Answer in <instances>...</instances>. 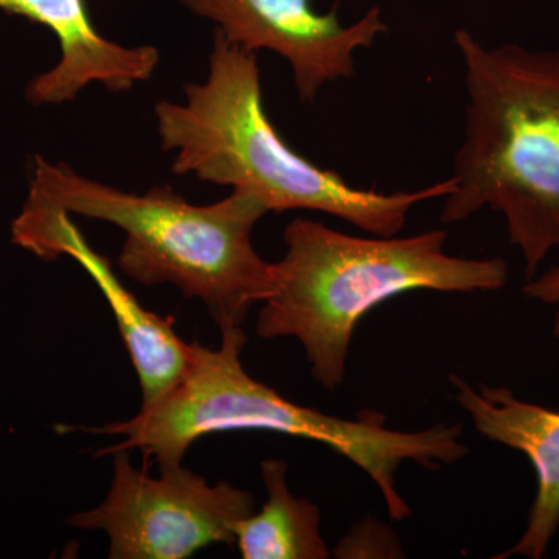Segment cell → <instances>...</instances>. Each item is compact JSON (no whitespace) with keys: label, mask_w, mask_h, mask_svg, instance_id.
<instances>
[{"label":"cell","mask_w":559,"mask_h":559,"mask_svg":"<svg viewBox=\"0 0 559 559\" xmlns=\"http://www.w3.org/2000/svg\"><path fill=\"white\" fill-rule=\"evenodd\" d=\"M221 347L191 342L190 366L178 384L135 417L100 428H81L97 436L120 437L97 451L143 452L159 468L182 465L194 441L230 430H270L325 444L362 469L380 488L390 520L404 521L412 510L396 487V473L406 462L439 471L469 454L460 425L395 430L385 415L362 411L355 418L333 417L283 399L277 390L253 380L241 362L248 336L242 326L221 330Z\"/></svg>","instance_id":"6da1fadb"},{"label":"cell","mask_w":559,"mask_h":559,"mask_svg":"<svg viewBox=\"0 0 559 559\" xmlns=\"http://www.w3.org/2000/svg\"><path fill=\"white\" fill-rule=\"evenodd\" d=\"M204 83L183 87L187 103L156 105L162 150H176L171 170L246 191L267 212L312 210L336 216L374 237H396L421 202L454 190L448 178L417 191L356 189L289 148L263 105L255 51L215 32Z\"/></svg>","instance_id":"7a4b0ae2"},{"label":"cell","mask_w":559,"mask_h":559,"mask_svg":"<svg viewBox=\"0 0 559 559\" xmlns=\"http://www.w3.org/2000/svg\"><path fill=\"white\" fill-rule=\"evenodd\" d=\"M454 43L468 105L440 221L460 223L485 207L502 213L530 280L559 250V50L489 49L465 28Z\"/></svg>","instance_id":"3957f363"},{"label":"cell","mask_w":559,"mask_h":559,"mask_svg":"<svg viewBox=\"0 0 559 559\" xmlns=\"http://www.w3.org/2000/svg\"><path fill=\"white\" fill-rule=\"evenodd\" d=\"M283 238L285 257L274 263L277 286L263 301L257 334L299 340L312 378L331 393L344 382L356 326L384 301L421 289L491 293L509 282L506 260L447 253L444 230L359 238L297 218Z\"/></svg>","instance_id":"277c9868"},{"label":"cell","mask_w":559,"mask_h":559,"mask_svg":"<svg viewBox=\"0 0 559 559\" xmlns=\"http://www.w3.org/2000/svg\"><path fill=\"white\" fill-rule=\"evenodd\" d=\"M27 200L119 227L127 235L120 271L140 285L170 283L187 299H200L219 330L241 326L277 286L274 264L252 242L257 223L270 212L246 191L194 205L171 186L128 193L36 156Z\"/></svg>","instance_id":"5b68a950"},{"label":"cell","mask_w":559,"mask_h":559,"mask_svg":"<svg viewBox=\"0 0 559 559\" xmlns=\"http://www.w3.org/2000/svg\"><path fill=\"white\" fill-rule=\"evenodd\" d=\"M108 496L66 524L100 530L110 559H186L212 544L234 546L238 524L255 513L248 489L226 480L210 485L186 466L159 468V477L132 466L130 451H114Z\"/></svg>","instance_id":"8992f818"},{"label":"cell","mask_w":559,"mask_h":559,"mask_svg":"<svg viewBox=\"0 0 559 559\" xmlns=\"http://www.w3.org/2000/svg\"><path fill=\"white\" fill-rule=\"evenodd\" d=\"M314 0H180L197 16L218 25L231 44L267 49L289 62L301 102L312 103L325 84L355 79V51L369 49L388 24L373 7L355 24H341L337 10L320 14Z\"/></svg>","instance_id":"52a82bcc"},{"label":"cell","mask_w":559,"mask_h":559,"mask_svg":"<svg viewBox=\"0 0 559 559\" xmlns=\"http://www.w3.org/2000/svg\"><path fill=\"white\" fill-rule=\"evenodd\" d=\"M11 241L46 261L68 255L97 283L138 373L142 407L156 403L178 384L190 366L191 342L180 340L175 318H162L139 304L68 213L27 200L11 224Z\"/></svg>","instance_id":"ba28073f"},{"label":"cell","mask_w":559,"mask_h":559,"mask_svg":"<svg viewBox=\"0 0 559 559\" xmlns=\"http://www.w3.org/2000/svg\"><path fill=\"white\" fill-rule=\"evenodd\" d=\"M0 11L44 25L60 43V62L36 75L25 90L32 105L75 100L92 83L112 92L131 91L148 81L159 64L154 47H123L103 38L84 0H0Z\"/></svg>","instance_id":"9c48e42d"},{"label":"cell","mask_w":559,"mask_h":559,"mask_svg":"<svg viewBox=\"0 0 559 559\" xmlns=\"http://www.w3.org/2000/svg\"><path fill=\"white\" fill-rule=\"evenodd\" d=\"M460 406L485 439L524 454L536 474V496L518 543L496 558L546 557L559 530V412L518 399L509 388L474 389L451 374Z\"/></svg>","instance_id":"30bf717a"},{"label":"cell","mask_w":559,"mask_h":559,"mask_svg":"<svg viewBox=\"0 0 559 559\" xmlns=\"http://www.w3.org/2000/svg\"><path fill=\"white\" fill-rule=\"evenodd\" d=\"M260 473L267 500L260 513L238 524L235 544L241 558H330L331 551L320 533L319 507L290 492L288 463L278 459L263 460Z\"/></svg>","instance_id":"8fae6325"},{"label":"cell","mask_w":559,"mask_h":559,"mask_svg":"<svg viewBox=\"0 0 559 559\" xmlns=\"http://www.w3.org/2000/svg\"><path fill=\"white\" fill-rule=\"evenodd\" d=\"M336 558H399L403 549L399 536L377 520L367 518L347 533L334 549Z\"/></svg>","instance_id":"7c38bea8"},{"label":"cell","mask_w":559,"mask_h":559,"mask_svg":"<svg viewBox=\"0 0 559 559\" xmlns=\"http://www.w3.org/2000/svg\"><path fill=\"white\" fill-rule=\"evenodd\" d=\"M522 293L530 300L558 308L551 331L559 340V266H551L543 274H536L535 277L527 280Z\"/></svg>","instance_id":"4fadbf2b"}]
</instances>
